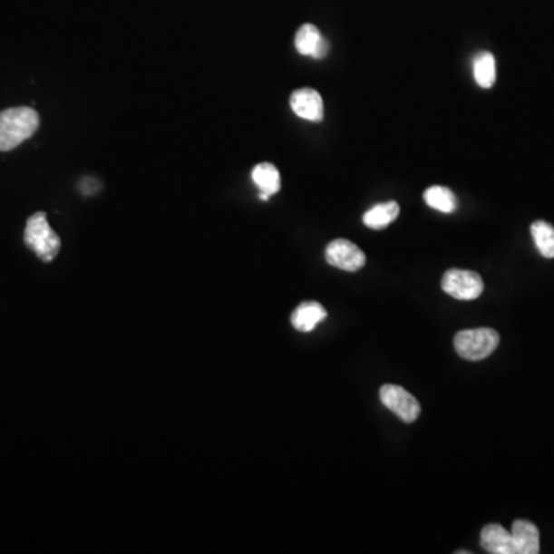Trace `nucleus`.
I'll return each mask as SVG.
<instances>
[{"label":"nucleus","instance_id":"f257e3e1","mask_svg":"<svg viewBox=\"0 0 554 554\" xmlns=\"http://www.w3.org/2000/svg\"><path fill=\"white\" fill-rule=\"evenodd\" d=\"M39 114L28 107L8 108L0 112V151H11L39 130Z\"/></svg>","mask_w":554,"mask_h":554},{"label":"nucleus","instance_id":"f03ea898","mask_svg":"<svg viewBox=\"0 0 554 554\" xmlns=\"http://www.w3.org/2000/svg\"><path fill=\"white\" fill-rule=\"evenodd\" d=\"M26 247L44 262H53L61 251V238L48 224L46 214L44 211L34 213L26 220L25 234H24Z\"/></svg>","mask_w":554,"mask_h":554},{"label":"nucleus","instance_id":"7ed1b4c3","mask_svg":"<svg viewBox=\"0 0 554 554\" xmlns=\"http://www.w3.org/2000/svg\"><path fill=\"white\" fill-rule=\"evenodd\" d=\"M499 333L493 328H474L459 331L454 335V348L458 355L467 361H482L498 348Z\"/></svg>","mask_w":554,"mask_h":554},{"label":"nucleus","instance_id":"20e7f679","mask_svg":"<svg viewBox=\"0 0 554 554\" xmlns=\"http://www.w3.org/2000/svg\"><path fill=\"white\" fill-rule=\"evenodd\" d=\"M442 290L458 300H474L483 293V280L478 273L452 268L442 277Z\"/></svg>","mask_w":554,"mask_h":554},{"label":"nucleus","instance_id":"39448f33","mask_svg":"<svg viewBox=\"0 0 554 554\" xmlns=\"http://www.w3.org/2000/svg\"><path fill=\"white\" fill-rule=\"evenodd\" d=\"M381 401L390 412L401 417L403 423H413L421 414V405L416 397L399 385H384L381 388Z\"/></svg>","mask_w":554,"mask_h":554},{"label":"nucleus","instance_id":"423d86ee","mask_svg":"<svg viewBox=\"0 0 554 554\" xmlns=\"http://www.w3.org/2000/svg\"><path fill=\"white\" fill-rule=\"evenodd\" d=\"M326 259L328 264L333 265L335 268L350 271V273L361 270L366 262L364 251L357 245L346 239L333 240L326 247Z\"/></svg>","mask_w":554,"mask_h":554},{"label":"nucleus","instance_id":"0eeeda50","mask_svg":"<svg viewBox=\"0 0 554 554\" xmlns=\"http://www.w3.org/2000/svg\"><path fill=\"white\" fill-rule=\"evenodd\" d=\"M291 110L296 116L311 122H321L324 119V101L313 88L296 90L290 97Z\"/></svg>","mask_w":554,"mask_h":554},{"label":"nucleus","instance_id":"6e6552de","mask_svg":"<svg viewBox=\"0 0 554 554\" xmlns=\"http://www.w3.org/2000/svg\"><path fill=\"white\" fill-rule=\"evenodd\" d=\"M296 48L302 56H311L315 59L326 57L328 52V44L322 37L321 31L317 30L313 24H306L296 33Z\"/></svg>","mask_w":554,"mask_h":554},{"label":"nucleus","instance_id":"1a4fd4ad","mask_svg":"<svg viewBox=\"0 0 554 554\" xmlns=\"http://www.w3.org/2000/svg\"><path fill=\"white\" fill-rule=\"evenodd\" d=\"M514 554H538L540 549L539 530L529 520H516L511 529Z\"/></svg>","mask_w":554,"mask_h":554},{"label":"nucleus","instance_id":"9d476101","mask_svg":"<svg viewBox=\"0 0 554 554\" xmlns=\"http://www.w3.org/2000/svg\"><path fill=\"white\" fill-rule=\"evenodd\" d=\"M481 544L485 551L491 554H514L511 533L503 529L502 525H487L481 533Z\"/></svg>","mask_w":554,"mask_h":554},{"label":"nucleus","instance_id":"9b49d317","mask_svg":"<svg viewBox=\"0 0 554 554\" xmlns=\"http://www.w3.org/2000/svg\"><path fill=\"white\" fill-rule=\"evenodd\" d=\"M326 317V310L317 302H304L296 308L291 316V324L296 330L302 333L313 331L317 324H321Z\"/></svg>","mask_w":554,"mask_h":554},{"label":"nucleus","instance_id":"f8f14e48","mask_svg":"<svg viewBox=\"0 0 554 554\" xmlns=\"http://www.w3.org/2000/svg\"><path fill=\"white\" fill-rule=\"evenodd\" d=\"M251 178H253V182L258 185V189L260 190V199L262 200H267L273 194L279 193V170L273 163L264 162L256 165L253 168Z\"/></svg>","mask_w":554,"mask_h":554},{"label":"nucleus","instance_id":"ddd939ff","mask_svg":"<svg viewBox=\"0 0 554 554\" xmlns=\"http://www.w3.org/2000/svg\"><path fill=\"white\" fill-rule=\"evenodd\" d=\"M399 216V205L394 200L377 204L364 214V224L368 228L382 229L394 222Z\"/></svg>","mask_w":554,"mask_h":554},{"label":"nucleus","instance_id":"4468645a","mask_svg":"<svg viewBox=\"0 0 554 554\" xmlns=\"http://www.w3.org/2000/svg\"><path fill=\"white\" fill-rule=\"evenodd\" d=\"M423 200L428 207L438 209L441 213L450 214L458 209L456 196L452 194V190L447 189V187H441V185H434V187L427 189V191L423 193Z\"/></svg>","mask_w":554,"mask_h":554},{"label":"nucleus","instance_id":"2eb2a0df","mask_svg":"<svg viewBox=\"0 0 554 554\" xmlns=\"http://www.w3.org/2000/svg\"><path fill=\"white\" fill-rule=\"evenodd\" d=\"M474 79L479 87L491 88L496 83V59L489 52L479 53L473 62Z\"/></svg>","mask_w":554,"mask_h":554},{"label":"nucleus","instance_id":"dca6fc26","mask_svg":"<svg viewBox=\"0 0 554 554\" xmlns=\"http://www.w3.org/2000/svg\"><path fill=\"white\" fill-rule=\"evenodd\" d=\"M531 236L540 255L547 259L554 258V227L544 220H538L531 225Z\"/></svg>","mask_w":554,"mask_h":554}]
</instances>
